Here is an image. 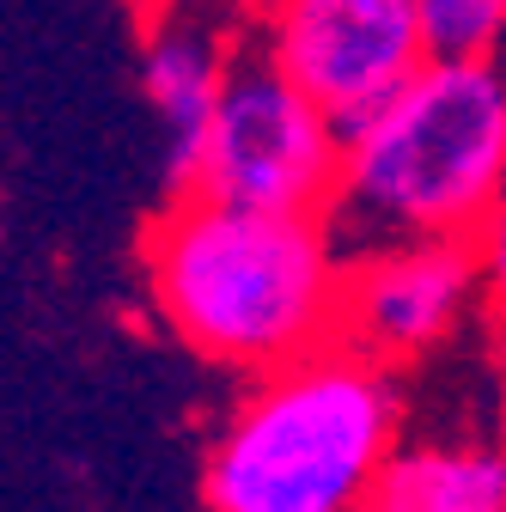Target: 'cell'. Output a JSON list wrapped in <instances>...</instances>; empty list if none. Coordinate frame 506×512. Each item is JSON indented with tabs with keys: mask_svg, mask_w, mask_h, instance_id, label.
<instances>
[{
	"mask_svg": "<svg viewBox=\"0 0 506 512\" xmlns=\"http://www.w3.org/2000/svg\"><path fill=\"white\" fill-rule=\"evenodd\" d=\"M147 287L196 354L269 372L342 330L348 256L330 214H275L189 189L147 232Z\"/></svg>",
	"mask_w": 506,
	"mask_h": 512,
	"instance_id": "obj_1",
	"label": "cell"
},
{
	"mask_svg": "<svg viewBox=\"0 0 506 512\" xmlns=\"http://www.w3.org/2000/svg\"><path fill=\"white\" fill-rule=\"evenodd\" d=\"M506 202V68L421 61L366 116L342 128V189L330 232L342 256L409 238H476Z\"/></svg>",
	"mask_w": 506,
	"mask_h": 512,
	"instance_id": "obj_2",
	"label": "cell"
},
{
	"mask_svg": "<svg viewBox=\"0 0 506 512\" xmlns=\"http://www.w3.org/2000/svg\"><path fill=\"white\" fill-rule=\"evenodd\" d=\"M397 384L385 360L330 336L244 391L220 427L202 494L208 512H360L397 452Z\"/></svg>",
	"mask_w": 506,
	"mask_h": 512,
	"instance_id": "obj_3",
	"label": "cell"
},
{
	"mask_svg": "<svg viewBox=\"0 0 506 512\" xmlns=\"http://www.w3.org/2000/svg\"><path fill=\"white\" fill-rule=\"evenodd\" d=\"M196 189L275 214H330L342 189V122L269 55L232 61Z\"/></svg>",
	"mask_w": 506,
	"mask_h": 512,
	"instance_id": "obj_4",
	"label": "cell"
},
{
	"mask_svg": "<svg viewBox=\"0 0 506 512\" xmlns=\"http://www.w3.org/2000/svg\"><path fill=\"white\" fill-rule=\"evenodd\" d=\"M263 55L348 128L427 61L421 0H263Z\"/></svg>",
	"mask_w": 506,
	"mask_h": 512,
	"instance_id": "obj_5",
	"label": "cell"
},
{
	"mask_svg": "<svg viewBox=\"0 0 506 512\" xmlns=\"http://www.w3.org/2000/svg\"><path fill=\"white\" fill-rule=\"evenodd\" d=\"M482 293L476 244L470 238H409L348 263L342 287V342L366 348L372 360H409L452 336L464 305Z\"/></svg>",
	"mask_w": 506,
	"mask_h": 512,
	"instance_id": "obj_6",
	"label": "cell"
},
{
	"mask_svg": "<svg viewBox=\"0 0 506 512\" xmlns=\"http://www.w3.org/2000/svg\"><path fill=\"white\" fill-rule=\"evenodd\" d=\"M135 80H141V98L159 122L165 196H189L208 165V141H214V116H220L226 80H232V61L202 19L165 13L141 43Z\"/></svg>",
	"mask_w": 506,
	"mask_h": 512,
	"instance_id": "obj_7",
	"label": "cell"
},
{
	"mask_svg": "<svg viewBox=\"0 0 506 512\" xmlns=\"http://www.w3.org/2000/svg\"><path fill=\"white\" fill-rule=\"evenodd\" d=\"M360 512H506V452L488 445H397Z\"/></svg>",
	"mask_w": 506,
	"mask_h": 512,
	"instance_id": "obj_8",
	"label": "cell"
},
{
	"mask_svg": "<svg viewBox=\"0 0 506 512\" xmlns=\"http://www.w3.org/2000/svg\"><path fill=\"white\" fill-rule=\"evenodd\" d=\"M433 61H494L506 43V0H421Z\"/></svg>",
	"mask_w": 506,
	"mask_h": 512,
	"instance_id": "obj_9",
	"label": "cell"
},
{
	"mask_svg": "<svg viewBox=\"0 0 506 512\" xmlns=\"http://www.w3.org/2000/svg\"><path fill=\"white\" fill-rule=\"evenodd\" d=\"M470 244H476V269H482V299L494 305V317L506 324V202L482 220V232Z\"/></svg>",
	"mask_w": 506,
	"mask_h": 512,
	"instance_id": "obj_10",
	"label": "cell"
}]
</instances>
